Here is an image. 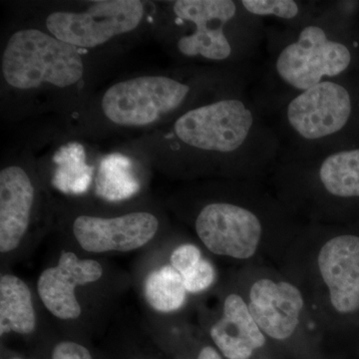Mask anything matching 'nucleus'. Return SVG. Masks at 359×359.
<instances>
[{"label":"nucleus","mask_w":359,"mask_h":359,"mask_svg":"<svg viewBox=\"0 0 359 359\" xmlns=\"http://www.w3.org/2000/svg\"><path fill=\"white\" fill-rule=\"evenodd\" d=\"M167 21L168 43L187 65H252L266 42V22L240 0H176Z\"/></svg>","instance_id":"nucleus-4"},{"label":"nucleus","mask_w":359,"mask_h":359,"mask_svg":"<svg viewBox=\"0 0 359 359\" xmlns=\"http://www.w3.org/2000/svg\"><path fill=\"white\" fill-rule=\"evenodd\" d=\"M210 335L229 359H249L266 344V337L252 318L249 306L237 294H229L224 299L223 314L212 325Z\"/></svg>","instance_id":"nucleus-14"},{"label":"nucleus","mask_w":359,"mask_h":359,"mask_svg":"<svg viewBox=\"0 0 359 359\" xmlns=\"http://www.w3.org/2000/svg\"><path fill=\"white\" fill-rule=\"evenodd\" d=\"M146 13L139 0H100L81 11H52L45 30L79 50L93 49L138 29Z\"/></svg>","instance_id":"nucleus-8"},{"label":"nucleus","mask_w":359,"mask_h":359,"mask_svg":"<svg viewBox=\"0 0 359 359\" xmlns=\"http://www.w3.org/2000/svg\"><path fill=\"white\" fill-rule=\"evenodd\" d=\"M39 327V316L29 285L13 273L0 276V335L29 337Z\"/></svg>","instance_id":"nucleus-15"},{"label":"nucleus","mask_w":359,"mask_h":359,"mask_svg":"<svg viewBox=\"0 0 359 359\" xmlns=\"http://www.w3.org/2000/svg\"><path fill=\"white\" fill-rule=\"evenodd\" d=\"M80 51L47 30L20 28L11 33L2 50V79L15 91L72 88L86 73Z\"/></svg>","instance_id":"nucleus-5"},{"label":"nucleus","mask_w":359,"mask_h":359,"mask_svg":"<svg viewBox=\"0 0 359 359\" xmlns=\"http://www.w3.org/2000/svg\"><path fill=\"white\" fill-rule=\"evenodd\" d=\"M278 158H311L359 147V73L327 80L264 113Z\"/></svg>","instance_id":"nucleus-3"},{"label":"nucleus","mask_w":359,"mask_h":359,"mask_svg":"<svg viewBox=\"0 0 359 359\" xmlns=\"http://www.w3.org/2000/svg\"><path fill=\"white\" fill-rule=\"evenodd\" d=\"M9 359H23V358H9Z\"/></svg>","instance_id":"nucleus-22"},{"label":"nucleus","mask_w":359,"mask_h":359,"mask_svg":"<svg viewBox=\"0 0 359 359\" xmlns=\"http://www.w3.org/2000/svg\"><path fill=\"white\" fill-rule=\"evenodd\" d=\"M188 294H200L209 289L216 280V269L211 262L203 257L197 266L182 276Z\"/></svg>","instance_id":"nucleus-18"},{"label":"nucleus","mask_w":359,"mask_h":359,"mask_svg":"<svg viewBox=\"0 0 359 359\" xmlns=\"http://www.w3.org/2000/svg\"><path fill=\"white\" fill-rule=\"evenodd\" d=\"M196 359H222V358L216 348L212 346H205L201 349Z\"/></svg>","instance_id":"nucleus-21"},{"label":"nucleus","mask_w":359,"mask_h":359,"mask_svg":"<svg viewBox=\"0 0 359 359\" xmlns=\"http://www.w3.org/2000/svg\"><path fill=\"white\" fill-rule=\"evenodd\" d=\"M203 259L202 252L193 244L180 245L170 255L169 263L183 276Z\"/></svg>","instance_id":"nucleus-19"},{"label":"nucleus","mask_w":359,"mask_h":359,"mask_svg":"<svg viewBox=\"0 0 359 359\" xmlns=\"http://www.w3.org/2000/svg\"><path fill=\"white\" fill-rule=\"evenodd\" d=\"M280 154L276 132L248 92L187 111L157 131L161 166L182 176L254 177Z\"/></svg>","instance_id":"nucleus-1"},{"label":"nucleus","mask_w":359,"mask_h":359,"mask_svg":"<svg viewBox=\"0 0 359 359\" xmlns=\"http://www.w3.org/2000/svg\"><path fill=\"white\" fill-rule=\"evenodd\" d=\"M321 278L337 313L359 311V236L344 233L328 240L318 259Z\"/></svg>","instance_id":"nucleus-12"},{"label":"nucleus","mask_w":359,"mask_h":359,"mask_svg":"<svg viewBox=\"0 0 359 359\" xmlns=\"http://www.w3.org/2000/svg\"><path fill=\"white\" fill-rule=\"evenodd\" d=\"M142 294L155 313H176L186 304L187 292L183 278L171 264L149 269L142 280Z\"/></svg>","instance_id":"nucleus-16"},{"label":"nucleus","mask_w":359,"mask_h":359,"mask_svg":"<svg viewBox=\"0 0 359 359\" xmlns=\"http://www.w3.org/2000/svg\"><path fill=\"white\" fill-rule=\"evenodd\" d=\"M304 309L301 290L290 283L262 278L250 292V313L263 334L273 339L292 337Z\"/></svg>","instance_id":"nucleus-13"},{"label":"nucleus","mask_w":359,"mask_h":359,"mask_svg":"<svg viewBox=\"0 0 359 359\" xmlns=\"http://www.w3.org/2000/svg\"><path fill=\"white\" fill-rule=\"evenodd\" d=\"M103 276L100 262L62 250L55 264L44 269L37 278V295L53 318L73 323L84 314L78 290L100 282Z\"/></svg>","instance_id":"nucleus-11"},{"label":"nucleus","mask_w":359,"mask_h":359,"mask_svg":"<svg viewBox=\"0 0 359 359\" xmlns=\"http://www.w3.org/2000/svg\"><path fill=\"white\" fill-rule=\"evenodd\" d=\"M268 58L250 97L262 114L327 80L359 73V2L323 1L294 27L266 25Z\"/></svg>","instance_id":"nucleus-2"},{"label":"nucleus","mask_w":359,"mask_h":359,"mask_svg":"<svg viewBox=\"0 0 359 359\" xmlns=\"http://www.w3.org/2000/svg\"><path fill=\"white\" fill-rule=\"evenodd\" d=\"M194 228L212 254L247 259L257 252L263 237L264 221L247 202L216 197L204 201L198 208Z\"/></svg>","instance_id":"nucleus-9"},{"label":"nucleus","mask_w":359,"mask_h":359,"mask_svg":"<svg viewBox=\"0 0 359 359\" xmlns=\"http://www.w3.org/2000/svg\"><path fill=\"white\" fill-rule=\"evenodd\" d=\"M68 222L70 236L78 247L93 255L143 249L154 242L162 228L159 214L148 207L78 212Z\"/></svg>","instance_id":"nucleus-7"},{"label":"nucleus","mask_w":359,"mask_h":359,"mask_svg":"<svg viewBox=\"0 0 359 359\" xmlns=\"http://www.w3.org/2000/svg\"><path fill=\"white\" fill-rule=\"evenodd\" d=\"M48 196L36 169L26 159L4 163L0 170V252L13 259L41 237L49 216Z\"/></svg>","instance_id":"nucleus-6"},{"label":"nucleus","mask_w":359,"mask_h":359,"mask_svg":"<svg viewBox=\"0 0 359 359\" xmlns=\"http://www.w3.org/2000/svg\"><path fill=\"white\" fill-rule=\"evenodd\" d=\"M273 170L283 182L313 187L323 199L359 203V147L311 158H278Z\"/></svg>","instance_id":"nucleus-10"},{"label":"nucleus","mask_w":359,"mask_h":359,"mask_svg":"<svg viewBox=\"0 0 359 359\" xmlns=\"http://www.w3.org/2000/svg\"><path fill=\"white\" fill-rule=\"evenodd\" d=\"M243 7L259 20L273 21L276 26L294 27L320 11L323 1L304 0H240Z\"/></svg>","instance_id":"nucleus-17"},{"label":"nucleus","mask_w":359,"mask_h":359,"mask_svg":"<svg viewBox=\"0 0 359 359\" xmlns=\"http://www.w3.org/2000/svg\"><path fill=\"white\" fill-rule=\"evenodd\" d=\"M51 359H94L88 347L76 340L63 339L53 346Z\"/></svg>","instance_id":"nucleus-20"}]
</instances>
